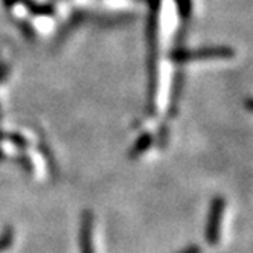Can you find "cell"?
Here are the masks:
<instances>
[{
    "label": "cell",
    "mask_w": 253,
    "mask_h": 253,
    "mask_svg": "<svg viewBox=\"0 0 253 253\" xmlns=\"http://www.w3.org/2000/svg\"><path fill=\"white\" fill-rule=\"evenodd\" d=\"M160 0H150V20H148V112L156 115V95H157V20H159Z\"/></svg>",
    "instance_id": "obj_1"
},
{
    "label": "cell",
    "mask_w": 253,
    "mask_h": 253,
    "mask_svg": "<svg viewBox=\"0 0 253 253\" xmlns=\"http://www.w3.org/2000/svg\"><path fill=\"white\" fill-rule=\"evenodd\" d=\"M235 57V50L229 46H211L200 49H175L171 58L175 63H192L206 60H221Z\"/></svg>",
    "instance_id": "obj_2"
},
{
    "label": "cell",
    "mask_w": 253,
    "mask_h": 253,
    "mask_svg": "<svg viewBox=\"0 0 253 253\" xmlns=\"http://www.w3.org/2000/svg\"><path fill=\"white\" fill-rule=\"evenodd\" d=\"M226 209V200L223 197L216 195L212 198L209 213H208V221L205 229V238L209 246H216L220 243V233H221V221Z\"/></svg>",
    "instance_id": "obj_3"
},
{
    "label": "cell",
    "mask_w": 253,
    "mask_h": 253,
    "mask_svg": "<svg viewBox=\"0 0 253 253\" xmlns=\"http://www.w3.org/2000/svg\"><path fill=\"white\" fill-rule=\"evenodd\" d=\"M93 215L90 211H85L81 218V232H80V241H81V253H95L93 250Z\"/></svg>",
    "instance_id": "obj_4"
},
{
    "label": "cell",
    "mask_w": 253,
    "mask_h": 253,
    "mask_svg": "<svg viewBox=\"0 0 253 253\" xmlns=\"http://www.w3.org/2000/svg\"><path fill=\"white\" fill-rule=\"evenodd\" d=\"M182 90H183V75L177 74L172 81L171 101H169V110H168L169 118H174L178 112V101H180V96H182Z\"/></svg>",
    "instance_id": "obj_5"
},
{
    "label": "cell",
    "mask_w": 253,
    "mask_h": 253,
    "mask_svg": "<svg viewBox=\"0 0 253 253\" xmlns=\"http://www.w3.org/2000/svg\"><path fill=\"white\" fill-rule=\"evenodd\" d=\"M153 143V136L150 133H143L142 136L137 137V140L134 142V145L130 151V159H137L140 154H143L147 150H150Z\"/></svg>",
    "instance_id": "obj_6"
},
{
    "label": "cell",
    "mask_w": 253,
    "mask_h": 253,
    "mask_svg": "<svg viewBox=\"0 0 253 253\" xmlns=\"http://www.w3.org/2000/svg\"><path fill=\"white\" fill-rule=\"evenodd\" d=\"M12 240H14V232L11 229H6L2 235H0V252H3L8 247H11Z\"/></svg>",
    "instance_id": "obj_7"
},
{
    "label": "cell",
    "mask_w": 253,
    "mask_h": 253,
    "mask_svg": "<svg viewBox=\"0 0 253 253\" xmlns=\"http://www.w3.org/2000/svg\"><path fill=\"white\" fill-rule=\"evenodd\" d=\"M175 3H177L180 15H182L183 19H188L191 14V0H175Z\"/></svg>",
    "instance_id": "obj_8"
},
{
    "label": "cell",
    "mask_w": 253,
    "mask_h": 253,
    "mask_svg": "<svg viewBox=\"0 0 253 253\" xmlns=\"http://www.w3.org/2000/svg\"><path fill=\"white\" fill-rule=\"evenodd\" d=\"M177 253H202V247L197 246V244H191V246L182 249V250L177 252Z\"/></svg>",
    "instance_id": "obj_9"
},
{
    "label": "cell",
    "mask_w": 253,
    "mask_h": 253,
    "mask_svg": "<svg viewBox=\"0 0 253 253\" xmlns=\"http://www.w3.org/2000/svg\"><path fill=\"white\" fill-rule=\"evenodd\" d=\"M244 104H246V107H247V110L253 113V98H247V99L244 101Z\"/></svg>",
    "instance_id": "obj_10"
}]
</instances>
